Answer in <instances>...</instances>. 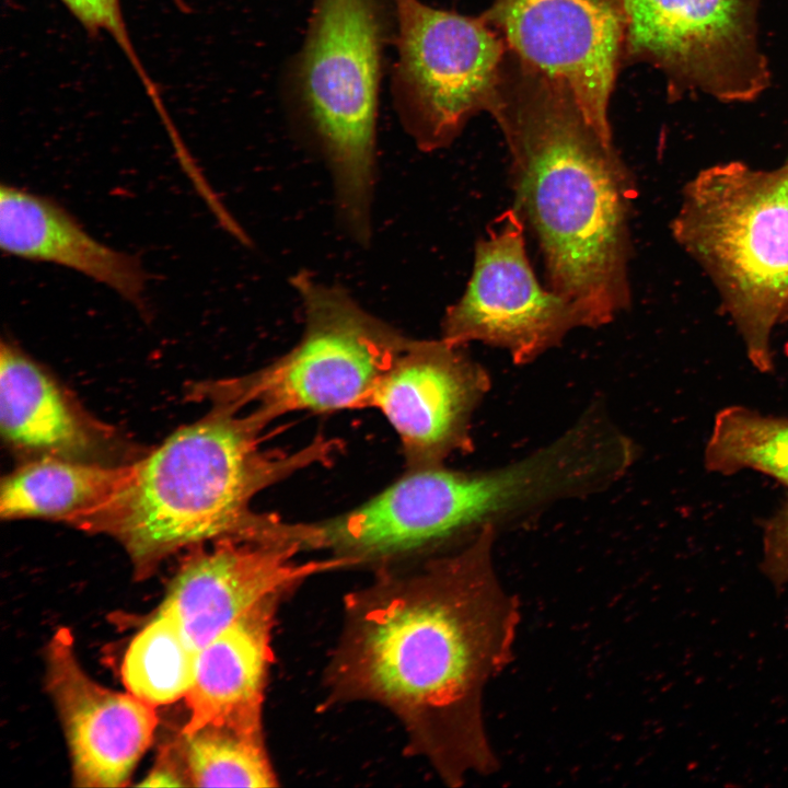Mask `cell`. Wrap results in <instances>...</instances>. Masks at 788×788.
<instances>
[{"label":"cell","mask_w":788,"mask_h":788,"mask_svg":"<svg viewBox=\"0 0 788 788\" xmlns=\"http://www.w3.org/2000/svg\"><path fill=\"white\" fill-rule=\"evenodd\" d=\"M285 594L262 600L197 652L193 684L185 696L183 732L218 725L263 734L266 677L273 660L271 633Z\"/></svg>","instance_id":"2e32d148"},{"label":"cell","mask_w":788,"mask_h":788,"mask_svg":"<svg viewBox=\"0 0 788 788\" xmlns=\"http://www.w3.org/2000/svg\"><path fill=\"white\" fill-rule=\"evenodd\" d=\"M671 231L717 289L751 363L770 371L772 334L788 322V159L772 170L703 169L685 184Z\"/></svg>","instance_id":"277c9868"},{"label":"cell","mask_w":788,"mask_h":788,"mask_svg":"<svg viewBox=\"0 0 788 788\" xmlns=\"http://www.w3.org/2000/svg\"><path fill=\"white\" fill-rule=\"evenodd\" d=\"M130 465L26 460L2 479L0 514L8 520H51L83 531L121 488Z\"/></svg>","instance_id":"ac0fdd59"},{"label":"cell","mask_w":788,"mask_h":788,"mask_svg":"<svg viewBox=\"0 0 788 788\" xmlns=\"http://www.w3.org/2000/svg\"><path fill=\"white\" fill-rule=\"evenodd\" d=\"M292 283L305 320L297 346L246 376L195 385L194 396L254 409L267 424L296 410L368 407L373 390L410 339L339 287L306 273H299Z\"/></svg>","instance_id":"52a82bcc"},{"label":"cell","mask_w":788,"mask_h":788,"mask_svg":"<svg viewBox=\"0 0 788 788\" xmlns=\"http://www.w3.org/2000/svg\"><path fill=\"white\" fill-rule=\"evenodd\" d=\"M189 786L273 787L277 777L265 750L264 735L227 726L207 725L181 732L174 740Z\"/></svg>","instance_id":"ffe728a7"},{"label":"cell","mask_w":788,"mask_h":788,"mask_svg":"<svg viewBox=\"0 0 788 788\" xmlns=\"http://www.w3.org/2000/svg\"><path fill=\"white\" fill-rule=\"evenodd\" d=\"M625 47L665 74L672 93L748 102L769 84L758 0H617Z\"/></svg>","instance_id":"9c48e42d"},{"label":"cell","mask_w":788,"mask_h":788,"mask_svg":"<svg viewBox=\"0 0 788 788\" xmlns=\"http://www.w3.org/2000/svg\"><path fill=\"white\" fill-rule=\"evenodd\" d=\"M212 403L199 420L172 433L130 465L115 497L85 525L127 553L137 579L172 555L223 538H270L281 521L251 510L254 496L334 449L317 439L294 453L264 451L267 425L253 409Z\"/></svg>","instance_id":"3957f363"},{"label":"cell","mask_w":788,"mask_h":788,"mask_svg":"<svg viewBox=\"0 0 788 788\" xmlns=\"http://www.w3.org/2000/svg\"><path fill=\"white\" fill-rule=\"evenodd\" d=\"M197 652L177 619L158 609L125 653L121 679L127 692L154 708L185 698Z\"/></svg>","instance_id":"d6986e66"},{"label":"cell","mask_w":788,"mask_h":788,"mask_svg":"<svg viewBox=\"0 0 788 788\" xmlns=\"http://www.w3.org/2000/svg\"><path fill=\"white\" fill-rule=\"evenodd\" d=\"M383 39L382 0H314L298 69L343 222L362 244L371 233Z\"/></svg>","instance_id":"8992f818"},{"label":"cell","mask_w":788,"mask_h":788,"mask_svg":"<svg viewBox=\"0 0 788 788\" xmlns=\"http://www.w3.org/2000/svg\"><path fill=\"white\" fill-rule=\"evenodd\" d=\"M490 114L509 149L513 209L537 241L549 289L584 327L611 323L631 299L633 174L568 99L521 68L514 79L506 71Z\"/></svg>","instance_id":"7a4b0ae2"},{"label":"cell","mask_w":788,"mask_h":788,"mask_svg":"<svg viewBox=\"0 0 788 788\" xmlns=\"http://www.w3.org/2000/svg\"><path fill=\"white\" fill-rule=\"evenodd\" d=\"M190 551L159 609L177 619L197 650L267 596L287 594L310 576L351 567L335 557L298 561L303 547L286 538H223Z\"/></svg>","instance_id":"4fadbf2b"},{"label":"cell","mask_w":788,"mask_h":788,"mask_svg":"<svg viewBox=\"0 0 788 788\" xmlns=\"http://www.w3.org/2000/svg\"><path fill=\"white\" fill-rule=\"evenodd\" d=\"M524 230L513 208L490 223L487 236L475 245L463 296L445 310L443 340L456 347L480 341L507 350L515 364H526L583 326L573 304L540 285Z\"/></svg>","instance_id":"8fae6325"},{"label":"cell","mask_w":788,"mask_h":788,"mask_svg":"<svg viewBox=\"0 0 788 788\" xmlns=\"http://www.w3.org/2000/svg\"><path fill=\"white\" fill-rule=\"evenodd\" d=\"M761 568L775 588L788 584V500L765 524Z\"/></svg>","instance_id":"603a6c76"},{"label":"cell","mask_w":788,"mask_h":788,"mask_svg":"<svg viewBox=\"0 0 788 788\" xmlns=\"http://www.w3.org/2000/svg\"><path fill=\"white\" fill-rule=\"evenodd\" d=\"M705 465L725 475L753 468L788 486V418L742 406L720 410L706 445Z\"/></svg>","instance_id":"44dd1931"},{"label":"cell","mask_w":788,"mask_h":788,"mask_svg":"<svg viewBox=\"0 0 788 788\" xmlns=\"http://www.w3.org/2000/svg\"><path fill=\"white\" fill-rule=\"evenodd\" d=\"M552 499L544 463L532 454L483 471L443 464L408 468L386 489L339 517L305 524L308 549L332 557L390 566L451 543H466L487 528L498 531L541 514Z\"/></svg>","instance_id":"5b68a950"},{"label":"cell","mask_w":788,"mask_h":788,"mask_svg":"<svg viewBox=\"0 0 788 788\" xmlns=\"http://www.w3.org/2000/svg\"><path fill=\"white\" fill-rule=\"evenodd\" d=\"M0 246L11 256L76 270L147 312V274L138 257L93 237L51 198L2 184Z\"/></svg>","instance_id":"e0dca14e"},{"label":"cell","mask_w":788,"mask_h":788,"mask_svg":"<svg viewBox=\"0 0 788 788\" xmlns=\"http://www.w3.org/2000/svg\"><path fill=\"white\" fill-rule=\"evenodd\" d=\"M0 427L23 461L51 457L104 465L137 461L141 451L95 419L38 362L10 340L0 348Z\"/></svg>","instance_id":"9a60e30c"},{"label":"cell","mask_w":788,"mask_h":788,"mask_svg":"<svg viewBox=\"0 0 788 788\" xmlns=\"http://www.w3.org/2000/svg\"><path fill=\"white\" fill-rule=\"evenodd\" d=\"M391 2L396 20L395 108L418 148H445L475 114L490 113L497 104L507 45L486 16L420 0Z\"/></svg>","instance_id":"ba28073f"},{"label":"cell","mask_w":788,"mask_h":788,"mask_svg":"<svg viewBox=\"0 0 788 788\" xmlns=\"http://www.w3.org/2000/svg\"><path fill=\"white\" fill-rule=\"evenodd\" d=\"M485 16L520 68L568 99L613 143L607 108L625 47L617 0H496Z\"/></svg>","instance_id":"30bf717a"},{"label":"cell","mask_w":788,"mask_h":788,"mask_svg":"<svg viewBox=\"0 0 788 788\" xmlns=\"http://www.w3.org/2000/svg\"><path fill=\"white\" fill-rule=\"evenodd\" d=\"M46 690L56 707L78 787H123L158 727L154 707L130 693L108 690L81 667L68 628L58 629L45 651Z\"/></svg>","instance_id":"5bb4252c"},{"label":"cell","mask_w":788,"mask_h":788,"mask_svg":"<svg viewBox=\"0 0 788 788\" xmlns=\"http://www.w3.org/2000/svg\"><path fill=\"white\" fill-rule=\"evenodd\" d=\"M442 338L410 340L373 390L396 430L408 468L441 465L471 452L472 419L491 386L487 370Z\"/></svg>","instance_id":"7c38bea8"},{"label":"cell","mask_w":788,"mask_h":788,"mask_svg":"<svg viewBox=\"0 0 788 788\" xmlns=\"http://www.w3.org/2000/svg\"><path fill=\"white\" fill-rule=\"evenodd\" d=\"M142 786H189L175 742L164 745Z\"/></svg>","instance_id":"cb8c5ba5"},{"label":"cell","mask_w":788,"mask_h":788,"mask_svg":"<svg viewBox=\"0 0 788 788\" xmlns=\"http://www.w3.org/2000/svg\"><path fill=\"white\" fill-rule=\"evenodd\" d=\"M86 32L111 36L141 70L123 16L120 0H59Z\"/></svg>","instance_id":"7402d4cb"},{"label":"cell","mask_w":788,"mask_h":788,"mask_svg":"<svg viewBox=\"0 0 788 788\" xmlns=\"http://www.w3.org/2000/svg\"><path fill=\"white\" fill-rule=\"evenodd\" d=\"M498 532L487 528L412 570L380 567L372 584L348 596L327 672L333 702L392 710L412 752L451 786L497 768L483 694L509 663L519 624L515 598L495 569Z\"/></svg>","instance_id":"6da1fadb"}]
</instances>
